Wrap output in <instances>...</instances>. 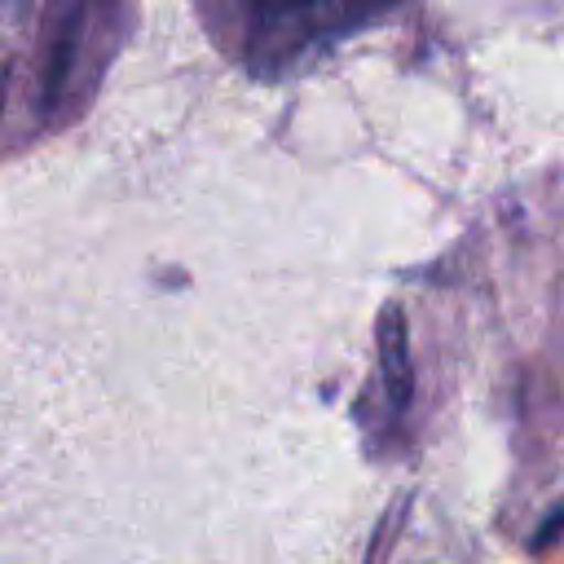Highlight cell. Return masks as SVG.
<instances>
[{
  "instance_id": "6da1fadb",
  "label": "cell",
  "mask_w": 564,
  "mask_h": 564,
  "mask_svg": "<svg viewBox=\"0 0 564 564\" xmlns=\"http://www.w3.org/2000/svg\"><path fill=\"white\" fill-rule=\"evenodd\" d=\"M401 0H229L238 53L256 66H278L317 48Z\"/></svg>"
},
{
  "instance_id": "7a4b0ae2",
  "label": "cell",
  "mask_w": 564,
  "mask_h": 564,
  "mask_svg": "<svg viewBox=\"0 0 564 564\" xmlns=\"http://www.w3.org/2000/svg\"><path fill=\"white\" fill-rule=\"evenodd\" d=\"M383 379H388V405L401 410L410 401V361H405V335H401V317L383 313Z\"/></svg>"
},
{
  "instance_id": "3957f363",
  "label": "cell",
  "mask_w": 564,
  "mask_h": 564,
  "mask_svg": "<svg viewBox=\"0 0 564 564\" xmlns=\"http://www.w3.org/2000/svg\"><path fill=\"white\" fill-rule=\"evenodd\" d=\"M555 529H560V507H555V511H551V516H546V524H542V529H538V538H533V546H538V551H542V546H546V542H551V533H555Z\"/></svg>"
}]
</instances>
